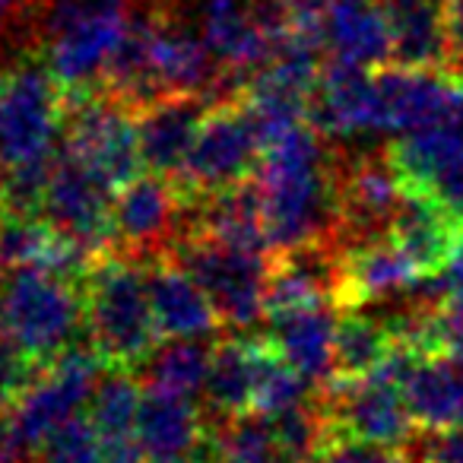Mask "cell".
Wrapping results in <instances>:
<instances>
[{"label": "cell", "instance_id": "cell-3", "mask_svg": "<svg viewBox=\"0 0 463 463\" xmlns=\"http://www.w3.org/2000/svg\"><path fill=\"white\" fill-rule=\"evenodd\" d=\"M137 10V0H48L39 54L67 99L102 90Z\"/></svg>", "mask_w": 463, "mask_h": 463}, {"label": "cell", "instance_id": "cell-28", "mask_svg": "<svg viewBox=\"0 0 463 463\" xmlns=\"http://www.w3.org/2000/svg\"><path fill=\"white\" fill-rule=\"evenodd\" d=\"M393 343L397 340H393L387 317H372L362 308H340L334 343V378L330 381H355L372 374L387 359Z\"/></svg>", "mask_w": 463, "mask_h": 463}, {"label": "cell", "instance_id": "cell-13", "mask_svg": "<svg viewBox=\"0 0 463 463\" xmlns=\"http://www.w3.org/2000/svg\"><path fill=\"white\" fill-rule=\"evenodd\" d=\"M194 26L200 29L219 67L232 80H239L241 90L277 48L267 29L260 26L258 0H200Z\"/></svg>", "mask_w": 463, "mask_h": 463}, {"label": "cell", "instance_id": "cell-23", "mask_svg": "<svg viewBox=\"0 0 463 463\" xmlns=\"http://www.w3.org/2000/svg\"><path fill=\"white\" fill-rule=\"evenodd\" d=\"M143 384L134 372L121 368H105L99 378L92 400L86 406L92 429H96L109 463H146V450L137 435V419H140Z\"/></svg>", "mask_w": 463, "mask_h": 463}, {"label": "cell", "instance_id": "cell-15", "mask_svg": "<svg viewBox=\"0 0 463 463\" xmlns=\"http://www.w3.org/2000/svg\"><path fill=\"white\" fill-rule=\"evenodd\" d=\"M308 121L327 140H346V137L378 130L374 71L334 58L324 61L315 96H311Z\"/></svg>", "mask_w": 463, "mask_h": 463}, {"label": "cell", "instance_id": "cell-37", "mask_svg": "<svg viewBox=\"0 0 463 463\" xmlns=\"http://www.w3.org/2000/svg\"><path fill=\"white\" fill-rule=\"evenodd\" d=\"M23 4H26V0H0V26H7V23L23 10Z\"/></svg>", "mask_w": 463, "mask_h": 463}, {"label": "cell", "instance_id": "cell-22", "mask_svg": "<svg viewBox=\"0 0 463 463\" xmlns=\"http://www.w3.org/2000/svg\"><path fill=\"white\" fill-rule=\"evenodd\" d=\"M336 317L340 305H315V308H296L283 315L267 317L264 340L296 365L311 384H327L334 378V343H336Z\"/></svg>", "mask_w": 463, "mask_h": 463}, {"label": "cell", "instance_id": "cell-9", "mask_svg": "<svg viewBox=\"0 0 463 463\" xmlns=\"http://www.w3.org/2000/svg\"><path fill=\"white\" fill-rule=\"evenodd\" d=\"M321 406L330 425V438H355L374 444H403L416 441V419L406 406V393L400 384L384 378L330 381L321 387Z\"/></svg>", "mask_w": 463, "mask_h": 463}, {"label": "cell", "instance_id": "cell-4", "mask_svg": "<svg viewBox=\"0 0 463 463\" xmlns=\"http://www.w3.org/2000/svg\"><path fill=\"white\" fill-rule=\"evenodd\" d=\"M4 336L35 368H48L67 349L86 343L83 279L39 267L10 270L4 279Z\"/></svg>", "mask_w": 463, "mask_h": 463}, {"label": "cell", "instance_id": "cell-29", "mask_svg": "<svg viewBox=\"0 0 463 463\" xmlns=\"http://www.w3.org/2000/svg\"><path fill=\"white\" fill-rule=\"evenodd\" d=\"M210 355L213 346L206 340H197V336L162 340L153 349V355L140 365L137 378H140L143 387H159V391L197 397V393H203Z\"/></svg>", "mask_w": 463, "mask_h": 463}, {"label": "cell", "instance_id": "cell-35", "mask_svg": "<svg viewBox=\"0 0 463 463\" xmlns=\"http://www.w3.org/2000/svg\"><path fill=\"white\" fill-rule=\"evenodd\" d=\"M444 35H448V52L441 71L463 77V0H444Z\"/></svg>", "mask_w": 463, "mask_h": 463}, {"label": "cell", "instance_id": "cell-5", "mask_svg": "<svg viewBox=\"0 0 463 463\" xmlns=\"http://www.w3.org/2000/svg\"><path fill=\"white\" fill-rule=\"evenodd\" d=\"M67 99L42 54H23L0 71V165L4 172L61 153Z\"/></svg>", "mask_w": 463, "mask_h": 463}, {"label": "cell", "instance_id": "cell-34", "mask_svg": "<svg viewBox=\"0 0 463 463\" xmlns=\"http://www.w3.org/2000/svg\"><path fill=\"white\" fill-rule=\"evenodd\" d=\"M419 463H463V425L429 429L416 438Z\"/></svg>", "mask_w": 463, "mask_h": 463}, {"label": "cell", "instance_id": "cell-2", "mask_svg": "<svg viewBox=\"0 0 463 463\" xmlns=\"http://www.w3.org/2000/svg\"><path fill=\"white\" fill-rule=\"evenodd\" d=\"M83 296L86 336L102 365L137 374L162 343L146 264L124 251L99 254L83 273Z\"/></svg>", "mask_w": 463, "mask_h": 463}, {"label": "cell", "instance_id": "cell-10", "mask_svg": "<svg viewBox=\"0 0 463 463\" xmlns=\"http://www.w3.org/2000/svg\"><path fill=\"white\" fill-rule=\"evenodd\" d=\"M403 181L384 153L336 156V245L391 235Z\"/></svg>", "mask_w": 463, "mask_h": 463}, {"label": "cell", "instance_id": "cell-7", "mask_svg": "<svg viewBox=\"0 0 463 463\" xmlns=\"http://www.w3.org/2000/svg\"><path fill=\"white\" fill-rule=\"evenodd\" d=\"M61 149L83 162L111 191L124 187L143 172L137 111L102 90L67 99Z\"/></svg>", "mask_w": 463, "mask_h": 463}, {"label": "cell", "instance_id": "cell-33", "mask_svg": "<svg viewBox=\"0 0 463 463\" xmlns=\"http://www.w3.org/2000/svg\"><path fill=\"white\" fill-rule=\"evenodd\" d=\"M39 372L42 368H35L33 362L7 340V336L0 340V416L14 406V400L23 393V387H26Z\"/></svg>", "mask_w": 463, "mask_h": 463}, {"label": "cell", "instance_id": "cell-36", "mask_svg": "<svg viewBox=\"0 0 463 463\" xmlns=\"http://www.w3.org/2000/svg\"><path fill=\"white\" fill-rule=\"evenodd\" d=\"M438 283H441L444 296H448L450 289H463V232H460V239H457V248H454V254H450L448 267H444V273L438 277Z\"/></svg>", "mask_w": 463, "mask_h": 463}, {"label": "cell", "instance_id": "cell-31", "mask_svg": "<svg viewBox=\"0 0 463 463\" xmlns=\"http://www.w3.org/2000/svg\"><path fill=\"white\" fill-rule=\"evenodd\" d=\"M35 463H109L99 441L96 429H92L90 416L80 412L73 416L64 429H58L39 450Z\"/></svg>", "mask_w": 463, "mask_h": 463}, {"label": "cell", "instance_id": "cell-21", "mask_svg": "<svg viewBox=\"0 0 463 463\" xmlns=\"http://www.w3.org/2000/svg\"><path fill=\"white\" fill-rule=\"evenodd\" d=\"M387 156L403 187L435 197L444 184L463 175V121H438L400 134L387 146Z\"/></svg>", "mask_w": 463, "mask_h": 463}, {"label": "cell", "instance_id": "cell-25", "mask_svg": "<svg viewBox=\"0 0 463 463\" xmlns=\"http://www.w3.org/2000/svg\"><path fill=\"white\" fill-rule=\"evenodd\" d=\"M254 384H258V336L232 334L213 343L203 384L206 416L213 422H225L254 412Z\"/></svg>", "mask_w": 463, "mask_h": 463}, {"label": "cell", "instance_id": "cell-1", "mask_svg": "<svg viewBox=\"0 0 463 463\" xmlns=\"http://www.w3.org/2000/svg\"><path fill=\"white\" fill-rule=\"evenodd\" d=\"M254 184L273 254L336 241V156L311 121L267 143Z\"/></svg>", "mask_w": 463, "mask_h": 463}, {"label": "cell", "instance_id": "cell-14", "mask_svg": "<svg viewBox=\"0 0 463 463\" xmlns=\"http://www.w3.org/2000/svg\"><path fill=\"white\" fill-rule=\"evenodd\" d=\"M206 96H162L137 111V134H140L143 172L178 181L187 165L200 124L213 109Z\"/></svg>", "mask_w": 463, "mask_h": 463}, {"label": "cell", "instance_id": "cell-39", "mask_svg": "<svg viewBox=\"0 0 463 463\" xmlns=\"http://www.w3.org/2000/svg\"><path fill=\"white\" fill-rule=\"evenodd\" d=\"M0 340H4V279H0Z\"/></svg>", "mask_w": 463, "mask_h": 463}, {"label": "cell", "instance_id": "cell-32", "mask_svg": "<svg viewBox=\"0 0 463 463\" xmlns=\"http://www.w3.org/2000/svg\"><path fill=\"white\" fill-rule=\"evenodd\" d=\"M317 463H412L403 448L374 441H355V438H330Z\"/></svg>", "mask_w": 463, "mask_h": 463}, {"label": "cell", "instance_id": "cell-8", "mask_svg": "<svg viewBox=\"0 0 463 463\" xmlns=\"http://www.w3.org/2000/svg\"><path fill=\"white\" fill-rule=\"evenodd\" d=\"M264 159V140L241 99H222L206 111L187 165L175 184L187 200L229 191L254 178Z\"/></svg>", "mask_w": 463, "mask_h": 463}, {"label": "cell", "instance_id": "cell-20", "mask_svg": "<svg viewBox=\"0 0 463 463\" xmlns=\"http://www.w3.org/2000/svg\"><path fill=\"white\" fill-rule=\"evenodd\" d=\"M149 277V302H153V315L159 324L162 340H175V336H197V340H210L219 330L222 317L216 315L210 296L200 289V283L168 254L149 260L146 264Z\"/></svg>", "mask_w": 463, "mask_h": 463}, {"label": "cell", "instance_id": "cell-19", "mask_svg": "<svg viewBox=\"0 0 463 463\" xmlns=\"http://www.w3.org/2000/svg\"><path fill=\"white\" fill-rule=\"evenodd\" d=\"M460 232V219L450 210H444L431 194L403 187V200H400L397 216L391 222V239L416 264L419 277H441L457 248Z\"/></svg>", "mask_w": 463, "mask_h": 463}, {"label": "cell", "instance_id": "cell-24", "mask_svg": "<svg viewBox=\"0 0 463 463\" xmlns=\"http://www.w3.org/2000/svg\"><path fill=\"white\" fill-rule=\"evenodd\" d=\"M210 431L203 406L194 403V397L159 387H143L140 419H137V435L149 460L162 457H187L203 435Z\"/></svg>", "mask_w": 463, "mask_h": 463}, {"label": "cell", "instance_id": "cell-27", "mask_svg": "<svg viewBox=\"0 0 463 463\" xmlns=\"http://www.w3.org/2000/svg\"><path fill=\"white\" fill-rule=\"evenodd\" d=\"M384 10L393 26V64L444 67V0H400Z\"/></svg>", "mask_w": 463, "mask_h": 463}, {"label": "cell", "instance_id": "cell-26", "mask_svg": "<svg viewBox=\"0 0 463 463\" xmlns=\"http://www.w3.org/2000/svg\"><path fill=\"white\" fill-rule=\"evenodd\" d=\"M419 431L463 425V372L454 353L422 355L403 384Z\"/></svg>", "mask_w": 463, "mask_h": 463}, {"label": "cell", "instance_id": "cell-16", "mask_svg": "<svg viewBox=\"0 0 463 463\" xmlns=\"http://www.w3.org/2000/svg\"><path fill=\"white\" fill-rule=\"evenodd\" d=\"M92 254L48 222L42 213H0V273L39 267L61 277L83 279Z\"/></svg>", "mask_w": 463, "mask_h": 463}, {"label": "cell", "instance_id": "cell-11", "mask_svg": "<svg viewBox=\"0 0 463 463\" xmlns=\"http://www.w3.org/2000/svg\"><path fill=\"white\" fill-rule=\"evenodd\" d=\"M111 203H115V191L83 162L61 149L42 197V216L58 225L64 235H71L77 245H83L92 258H99V254L118 251Z\"/></svg>", "mask_w": 463, "mask_h": 463}, {"label": "cell", "instance_id": "cell-40", "mask_svg": "<svg viewBox=\"0 0 463 463\" xmlns=\"http://www.w3.org/2000/svg\"><path fill=\"white\" fill-rule=\"evenodd\" d=\"M0 187H4V165H0Z\"/></svg>", "mask_w": 463, "mask_h": 463}, {"label": "cell", "instance_id": "cell-18", "mask_svg": "<svg viewBox=\"0 0 463 463\" xmlns=\"http://www.w3.org/2000/svg\"><path fill=\"white\" fill-rule=\"evenodd\" d=\"M321 35L334 61L368 71L393 64V26L381 0H327Z\"/></svg>", "mask_w": 463, "mask_h": 463}, {"label": "cell", "instance_id": "cell-30", "mask_svg": "<svg viewBox=\"0 0 463 463\" xmlns=\"http://www.w3.org/2000/svg\"><path fill=\"white\" fill-rule=\"evenodd\" d=\"M311 381L298 372L296 365L283 359L264 336H258V384H254V412H264V416H277L292 406L308 403L315 393H311Z\"/></svg>", "mask_w": 463, "mask_h": 463}, {"label": "cell", "instance_id": "cell-12", "mask_svg": "<svg viewBox=\"0 0 463 463\" xmlns=\"http://www.w3.org/2000/svg\"><path fill=\"white\" fill-rule=\"evenodd\" d=\"M115 239L118 251L149 260L168 254L172 241L181 235L187 213V197L175 181L153 172H140L134 181L115 191Z\"/></svg>", "mask_w": 463, "mask_h": 463}, {"label": "cell", "instance_id": "cell-38", "mask_svg": "<svg viewBox=\"0 0 463 463\" xmlns=\"http://www.w3.org/2000/svg\"><path fill=\"white\" fill-rule=\"evenodd\" d=\"M146 463H191V457H162V460H146Z\"/></svg>", "mask_w": 463, "mask_h": 463}, {"label": "cell", "instance_id": "cell-6", "mask_svg": "<svg viewBox=\"0 0 463 463\" xmlns=\"http://www.w3.org/2000/svg\"><path fill=\"white\" fill-rule=\"evenodd\" d=\"M168 258L197 279L225 327L251 330L267 317L270 254L241 251L197 232H184L172 241Z\"/></svg>", "mask_w": 463, "mask_h": 463}, {"label": "cell", "instance_id": "cell-17", "mask_svg": "<svg viewBox=\"0 0 463 463\" xmlns=\"http://www.w3.org/2000/svg\"><path fill=\"white\" fill-rule=\"evenodd\" d=\"M419 283L422 277L416 264L406 258L403 248L391 235L340 245V286H336L340 308H362V305L412 289Z\"/></svg>", "mask_w": 463, "mask_h": 463}]
</instances>
